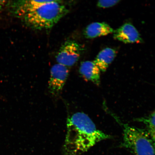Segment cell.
Returning a JSON list of instances; mask_svg holds the SVG:
<instances>
[{"label":"cell","mask_w":155,"mask_h":155,"mask_svg":"<svg viewBox=\"0 0 155 155\" xmlns=\"http://www.w3.org/2000/svg\"><path fill=\"white\" fill-rule=\"evenodd\" d=\"M111 137L97 129L86 114L77 112L67 120L64 153L74 154L77 151L84 152L99 141Z\"/></svg>","instance_id":"6da1fadb"},{"label":"cell","mask_w":155,"mask_h":155,"mask_svg":"<svg viewBox=\"0 0 155 155\" xmlns=\"http://www.w3.org/2000/svg\"><path fill=\"white\" fill-rule=\"evenodd\" d=\"M62 2L51 0L49 3L27 12L19 17L27 26L34 30H48L68 12V9Z\"/></svg>","instance_id":"7a4b0ae2"},{"label":"cell","mask_w":155,"mask_h":155,"mask_svg":"<svg viewBox=\"0 0 155 155\" xmlns=\"http://www.w3.org/2000/svg\"><path fill=\"white\" fill-rule=\"evenodd\" d=\"M110 113L123 127V140L121 147L134 155H155V144L146 130L124 124L112 112Z\"/></svg>","instance_id":"3957f363"},{"label":"cell","mask_w":155,"mask_h":155,"mask_svg":"<svg viewBox=\"0 0 155 155\" xmlns=\"http://www.w3.org/2000/svg\"><path fill=\"white\" fill-rule=\"evenodd\" d=\"M82 50V46L76 41L68 40L60 48L56 60L58 64L67 67L72 66L78 61Z\"/></svg>","instance_id":"277c9868"},{"label":"cell","mask_w":155,"mask_h":155,"mask_svg":"<svg viewBox=\"0 0 155 155\" xmlns=\"http://www.w3.org/2000/svg\"><path fill=\"white\" fill-rule=\"evenodd\" d=\"M69 72L68 67L61 64H56L51 68L48 89L53 96H57L61 92L66 82Z\"/></svg>","instance_id":"5b68a950"},{"label":"cell","mask_w":155,"mask_h":155,"mask_svg":"<svg viewBox=\"0 0 155 155\" xmlns=\"http://www.w3.org/2000/svg\"><path fill=\"white\" fill-rule=\"evenodd\" d=\"M114 38L125 44L141 43L143 41L136 28L130 23H126L114 30Z\"/></svg>","instance_id":"8992f818"},{"label":"cell","mask_w":155,"mask_h":155,"mask_svg":"<svg viewBox=\"0 0 155 155\" xmlns=\"http://www.w3.org/2000/svg\"><path fill=\"white\" fill-rule=\"evenodd\" d=\"M79 71L84 80L99 86L101 71L94 61L82 62L79 67Z\"/></svg>","instance_id":"52a82bcc"},{"label":"cell","mask_w":155,"mask_h":155,"mask_svg":"<svg viewBox=\"0 0 155 155\" xmlns=\"http://www.w3.org/2000/svg\"><path fill=\"white\" fill-rule=\"evenodd\" d=\"M114 30L110 25L104 22L91 23L84 29L83 34L86 38L92 39L113 33Z\"/></svg>","instance_id":"ba28073f"},{"label":"cell","mask_w":155,"mask_h":155,"mask_svg":"<svg viewBox=\"0 0 155 155\" xmlns=\"http://www.w3.org/2000/svg\"><path fill=\"white\" fill-rule=\"evenodd\" d=\"M116 55V52L115 49L106 48L98 53L94 61L101 71L104 72L114 61Z\"/></svg>","instance_id":"9c48e42d"},{"label":"cell","mask_w":155,"mask_h":155,"mask_svg":"<svg viewBox=\"0 0 155 155\" xmlns=\"http://www.w3.org/2000/svg\"><path fill=\"white\" fill-rule=\"evenodd\" d=\"M135 120L144 124L146 131L155 144V111L146 117L137 118Z\"/></svg>","instance_id":"30bf717a"},{"label":"cell","mask_w":155,"mask_h":155,"mask_svg":"<svg viewBox=\"0 0 155 155\" xmlns=\"http://www.w3.org/2000/svg\"><path fill=\"white\" fill-rule=\"evenodd\" d=\"M119 0H114V1H99L97 3V6L102 8H108L114 6L119 3Z\"/></svg>","instance_id":"8fae6325"}]
</instances>
